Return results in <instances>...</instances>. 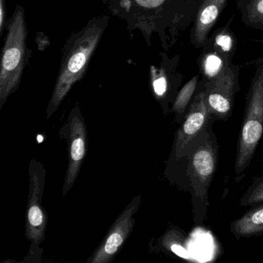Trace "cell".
I'll list each match as a JSON object with an SVG mask.
<instances>
[{"label": "cell", "instance_id": "cell-1", "mask_svg": "<svg viewBox=\"0 0 263 263\" xmlns=\"http://www.w3.org/2000/svg\"><path fill=\"white\" fill-rule=\"evenodd\" d=\"M108 21L107 16L92 20L67 41L59 76L47 106V118H50L58 110L75 83L86 73L89 61L99 44Z\"/></svg>", "mask_w": 263, "mask_h": 263}, {"label": "cell", "instance_id": "cell-2", "mask_svg": "<svg viewBox=\"0 0 263 263\" xmlns=\"http://www.w3.org/2000/svg\"><path fill=\"white\" fill-rule=\"evenodd\" d=\"M211 124L189 146L187 176L192 192L194 222L200 226L204 222L209 208V190L216 172L219 156V146Z\"/></svg>", "mask_w": 263, "mask_h": 263}, {"label": "cell", "instance_id": "cell-3", "mask_svg": "<svg viewBox=\"0 0 263 263\" xmlns=\"http://www.w3.org/2000/svg\"><path fill=\"white\" fill-rule=\"evenodd\" d=\"M263 136V59L258 62L246 95L244 117L237 143L235 181H241Z\"/></svg>", "mask_w": 263, "mask_h": 263}, {"label": "cell", "instance_id": "cell-4", "mask_svg": "<svg viewBox=\"0 0 263 263\" xmlns=\"http://www.w3.org/2000/svg\"><path fill=\"white\" fill-rule=\"evenodd\" d=\"M24 9L17 6L8 26L0 70V109L19 87L30 53Z\"/></svg>", "mask_w": 263, "mask_h": 263}, {"label": "cell", "instance_id": "cell-5", "mask_svg": "<svg viewBox=\"0 0 263 263\" xmlns=\"http://www.w3.org/2000/svg\"><path fill=\"white\" fill-rule=\"evenodd\" d=\"M239 67L229 63L213 79L199 81L198 87L204 92L205 102L215 121H226L232 116L234 101L239 91Z\"/></svg>", "mask_w": 263, "mask_h": 263}, {"label": "cell", "instance_id": "cell-6", "mask_svg": "<svg viewBox=\"0 0 263 263\" xmlns=\"http://www.w3.org/2000/svg\"><path fill=\"white\" fill-rule=\"evenodd\" d=\"M30 189L26 212V237L33 244L41 245L45 240L47 215L42 205L45 186L46 170L36 159L29 165Z\"/></svg>", "mask_w": 263, "mask_h": 263}, {"label": "cell", "instance_id": "cell-7", "mask_svg": "<svg viewBox=\"0 0 263 263\" xmlns=\"http://www.w3.org/2000/svg\"><path fill=\"white\" fill-rule=\"evenodd\" d=\"M215 122L205 102L204 92L198 87L185 117L177 130L173 152L175 159H184L189 146L211 124Z\"/></svg>", "mask_w": 263, "mask_h": 263}, {"label": "cell", "instance_id": "cell-8", "mask_svg": "<svg viewBox=\"0 0 263 263\" xmlns=\"http://www.w3.org/2000/svg\"><path fill=\"white\" fill-rule=\"evenodd\" d=\"M141 196L138 195L117 218L100 247L88 260L91 263H108L115 258L132 233L135 224V215L138 212Z\"/></svg>", "mask_w": 263, "mask_h": 263}, {"label": "cell", "instance_id": "cell-9", "mask_svg": "<svg viewBox=\"0 0 263 263\" xmlns=\"http://www.w3.org/2000/svg\"><path fill=\"white\" fill-rule=\"evenodd\" d=\"M68 121L70 130L69 162L63 186V196H65L74 184L87 150V127L78 106L72 110Z\"/></svg>", "mask_w": 263, "mask_h": 263}, {"label": "cell", "instance_id": "cell-10", "mask_svg": "<svg viewBox=\"0 0 263 263\" xmlns=\"http://www.w3.org/2000/svg\"><path fill=\"white\" fill-rule=\"evenodd\" d=\"M226 4L227 0H201L191 33L192 44L196 48L205 46L209 38V33L226 7Z\"/></svg>", "mask_w": 263, "mask_h": 263}, {"label": "cell", "instance_id": "cell-11", "mask_svg": "<svg viewBox=\"0 0 263 263\" xmlns=\"http://www.w3.org/2000/svg\"><path fill=\"white\" fill-rule=\"evenodd\" d=\"M230 232L236 239L263 235V202L252 206L239 218L232 221Z\"/></svg>", "mask_w": 263, "mask_h": 263}, {"label": "cell", "instance_id": "cell-12", "mask_svg": "<svg viewBox=\"0 0 263 263\" xmlns=\"http://www.w3.org/2000/svg\"><path fill=\"white\" fill-rule=\"evenodd\" d=\"M232 60L217 51L209 46L204 47V51L200 56L198 65L202 73V81H209L218 76Z\"/></svg>", "mask_w": 263, "mask_h": 263}, {"label": "cell", "instance_id": "cell-13", "mask_svg": "<svg viewBox=\"0 0 263 263\" xmlns=\"http://www.w3.org/2000/svg\"><path fill=\"white\" fill-rule=\"evenodd\" d=\"M237 6L246 26L263 30V0H238Z\"/></svg>", "mask_w": 263, "mask_h": 263}, {"label": "cell", "instance_id": "cell-14", "mask_svg": "<svg viewBox=\"0 0 263 263\" xmlns=\"http://www.w3.org/2000/svg\"><path fill=\"white\" fill-rule=\"evenodd\" d=\"M163 247L183 259L189 260L190 254L187 247V236L184 232L178 228H171L163 235L161 239Z\"/></svg>", "mask_w": 263, "mask_h": 263}, {"label": "cell", "instance_id": "cell-15", "mask_svg": "<svg viewBox=\"0 0 263 263\" xmlns=\"http://www.w3.org/2000/svg\"><path fill=\"white\" fill-rule=\"evenodd\" d=\"M198 78H199L198 75L192 78V79L190 80L178 92L174 101L172 111L175 113L177 122H181L189 110L191 103L198 88V83H199Z\"/></svg>", "mask_w": 263, "mask_h": 263}, {"label": "cell", "instance_id": "cell-16", "mask_svg": "<svg viewBox=\"0 0 263 263\" xmlns=\"http://www.w3.org/2000/svg\"><path fill=\"white\" fill-rule=\"evenodd\" d=\"M205 45L212 47L232 60L235 53V36L228 27H223L209 38Z\"/></svg>", "mask_w": 263, "mask_h": 263}, {"label": "cell", "instance_id": "cell-17", "mask_svg": "<svg viewBox=\"0 0 263 263\" xmlns=\"http://www.w3.org/2000/svg\"><path fill=\"white\" fill-rule=\"evenodd\" d=\"M263 202V175L255 178L240 199L241 207H252Z\"/></svg>", "mask_w": 263, "mask_h": 263}, {"label": "cell", "instance_id": "cell-18", "mask_svg": "<svg viewBox=\"0 0 263 263\" xmlns=\"http://www.w3.org/2000/svg\"><path fill=\"white\" fill-rule=\"evenodd\" d=\"M152 88L154 93L157 99L160 101L165 100L170 95L171 82L167 77V73L161 70L157 71V70L152 69Z\"/></svg>", "mask_w": 263, "mask_h": 263}, {"label": "cell", "instance_id": "cell-19", "mask_svg": "<svg viewBox=\"0 0 263 263\" xmlns=\"http://www.w3.org/2000/svg\"><path fill=\"white\" fill-rule=\"evenodd\" d=\"M6 3L5 0H0V32L1 34L4 30V24H5L6 17Z\"/></svg>", "mask_w": 263, "mask_h": 263}]
</instances>
